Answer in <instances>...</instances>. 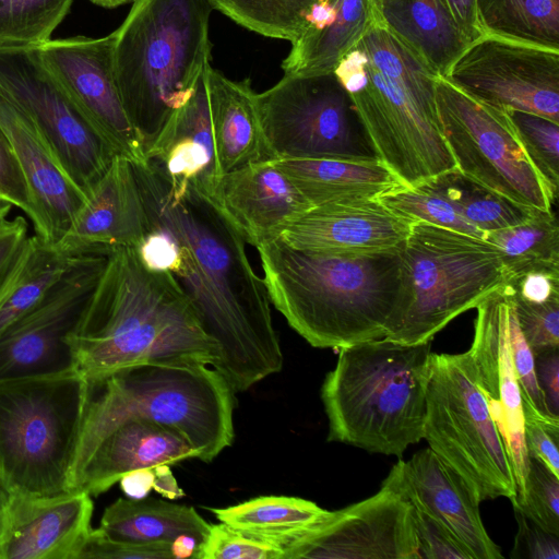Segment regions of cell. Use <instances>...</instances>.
I'll use <instances>...</instances> for the list:
<instances>
[{
    "mask_svg": "<svg viewBox=\"0 0 559 559\" xmlns=\"http://www.w3.org/2000/svg\"><path fill=\"white\" fill-rule=\"evenodd\" d=\"M348 93L379 160L406 187L452 170L438 117L421 108L354 48L333 72Z\"/></svg>",
    "mask_w": 559,
    "mask_h": 559,
    "instance_id": "obj_11",
    "label": "cell"
},
{
    "mask_svg": "<svg viewBox=\"0 0 559 559\" xmlns=\"http://www.w3.org/2000/svg\"><path fill=\"white\" fill-rule=\"evenodd\" d=\"M170 465L163 464L154 467L153 489L160 493L164 498L178 499L185 496L174 477Z\"/></svg>",
    "mask_w": 559,
    "mask_h": 559,
    "instance_id": "obj_56",
    "label": "cell"
},
{
    "mask_svg": "<svg viewBox=\"0 0 559 559\" xmlns=\"http://www.w3.org/2000/svg\"><path fill=\"white\" fill-rule=\"evenodd\" d=\"M424 439L481 502L516 498L503 440L478 385L469 352L430 356Z\"/></svg>",
    "mask_w": 559,
    "mask_h": 559,
    "instance_id": "obj_9",
    "label": "cell"
},
{
    "mask_svg": "<svg viewBox=\"0 0 559 559\" xmlns=\"http://www.w3.org/2000/svg\"><path fill=\"white\" fill-rule=\"evenodd\" d=\"M210 511L221 523L276 546L328 513L310 500L287 496H262Z\"/></svg>",
    "mask_w": 559,
    "mask_h": 559,
    "instance_id": "obj_32",
    "label": "cell"
},
{
    "mask_svg": "<svg viewBox=\"0 0 559 559\" xmlns=\"http://www.w3.org/2000/svg\"><path fill=\"white\" fill-rule=\"evenodd\" d=\"M270 163L295 185L311 206L378 199L403 186L379 159L277 158Z\"/></svg>",
    "mask_w": 559,
    "mask_h": 559,
    "instance_id": "obj_29",
    "label": "cell"
},
{
    "mask_svg": "<svg viewBox=\"0 0 559 559\" xmlns=\"http://www.w3.org/2000/svg\"><path fill=\"white\" fill-rule=\"evenodd\" d=\"M522 404L528 455L544 463L559 477V418L542 414L525 402Z\"/></svg>",
    "mask_w": 559,
    "mask_h": 559,
    "instance_id": "obj_45",
    "label": "cell"
},
{
    "mask_svg": "<svg viewBox=\"0 0 559 559\" xmlns=\"http://www.w3.org/2000/svg\"><path fill=\"white\" fill-rule=\"evenodd\" d=\"M88 383L73 488L97 444L129 419H146L177 431L204 462H211L234 441L235 392L205 364H138Z\"/></svg>",
    "mask_w": 559,
    "mask_h": 559,
    "instance_id": "obj_4",
    "label": "cell"
},
{
    "mask_svg": "<svg viewBox=\"0 0 559 559\" xmlns=\"http://www.w3.org/2000/svg\"><path fill=\"white\" fill-rule=\"evenodd\" d=\"M271 305L317 348L385 337L400 286V249L370 254L257 247Z\"/></svg>",
    "mask_w": 559,
    "mask_h": 559,
    "instance_id": "obj_3",
    "label": "cell"
},
{
    "mask_svg": "<svg viewBox=\"0 0 559 559\" xmlns=\"http://www.w3.org/2000/svg\"><path fill=\"white\" fill-rule=\"evenodd\" d=\"M76 559H175L170 544H131L108 538L92 528Z\"/></svg>",
    "mask_w": 559,
    "mask_h": 559,
    "instance_id": "obj_46",
    "label": "cell"
},
{
    "mask_svg": "<svg viewBox=\"0 0 559 559\" xmlns=\"http://www.w3.org/2000/svg\"><path fill=\"white\" fill-rule=\"evenodd\" d=\"M92 2L105 7V8H115L118 5H122L129 2H133L134 0H91Z\"/></svg>",
    "mask_w": 559,
    "mask_h": 559,
    "instance_id": "obj_58",
    "label": "cell"
},
{
    "mask_svg": "<svg viewBox=\"0 0 559 559\" xmlns=\"http://www.w3.org/2000/svg\"><path fill=\"white\" fill-rule=\"evenodd\" d=\"M413 508L421 559H473L445 525L427 511Z\"/></svg>",
    "mask_w": 559,
    "mask_h": 559,
    "instance_id": "obj_48",
    "label": "cell"
},
{
    "mask_svg": "<svg viewBox=\"0 0 559 559\" xmlns=\"http://www.w3.org/2000/svg\"><path fill=\"white\" fill-rule=\"evenodd\" d=\"M0 197L22 210L33 221L34 210L26 181L11 144L1 129Z\"/></svg>",
    "mask_w": 559,
    "mask_h": 559,
    "instance_id": "obj_51",
    "label": "cell"
},
{
    "mask_svg": "<svg viewBox=\"0 0 559 559\" xmlns=\"http://www.w3.org/2000/svg\"><path fill=\"white\" fill-rule=\"evenodd\" d=\"M508 323L512 361L521 389L522 402L534 406L542 414L551 416L546 408L542 392L538 388L535 373L534 353L526 343L519 328L512 297L509 308Z\"/></svg>",
    "mask_w": 559,
    "mask_h": 559,
    "instance_id": "obj_47",
    "label": "cell"
},
{
    "mask_svg": "<svg viewBox=\"0 0 559 559\" xmlns=\"http://www.w3.org/2000/svg\"><path fill=\"white\" fill-rule=\"evenodd\" d=\"M525 155L556 201L559 187V123L543 116L504 110Z\"/></svg>",
    "mask_w": 559,
    "mask_h": 559,
    "instance_id": "obj_40",
    "label": "cell"
},
{
    "mask_svg": "<svg viewBox=\"0 0 559 559\" xmlns=\"http://www.w3.org/2000/svg\"><path fill=\"white\" fill-rule=\"evenodd\" d=\"M510 302L511 296L506 285L476 307L474 340L468 352L489 414L507 449L516 485L514 500H519L525 492L530 455L525 442L522 394L509 338Z\"/></svg>",
    "mask_w": 559,
    "mask_h": 559,
    "instance_id": "obj_18",
    "label": "cell"
},
{
    "mask_svg": "<svg viewBox=\"0 0 559 559\" xmlns=\"http://www.w3.org/2000/svg\"><path fill=\"white\" fill-rule=\"evenodd\" d=\"M436 106L456 169L522 205L551 210L556 201L504 111L475 99L441 75L436 80Z\"/></svg>",
    "mask_w": 559,
    "mask_h": 559,
    "instance_id": "obj_12",
    "label": "cell"
},
{
    "mask_svg": "<svg viewBox=\"0 0 559 559\" xmlns=\"http://www.w3.org/2000/svg\"><path fill=\"white\" fill-rule=\"evenodd\" d=\"M29 237L24 216L0 221V292L23 259Z\"/></svg>",
    "mask_w": 559,
    "mask_h": 559,
    "instance_id": "obj_52",
    "label": "cell"
},
{
    "mask_svg": "<svg viewBox=\"0 0 559 559\" xmlns=\"http://www.w3.org/2000/svg\"><path fill=\"white\" fill-rule=\"evenodd\" d=\"M374 1L386 27L438 75L471 45L444 0Z\"/></svg>",
    "mask_w": 559,
    "mask_h": 559,
    "instance_id": "obj_30",
    "label": "cell"
},
{
    "mask_svg": "<svg viewBox=\"0 0 559 559\" xmlns=\"http://www.w3.org/2000/svg\"><path fill=\"white\" fill-rule=\"evenodd\" d=\"M485 35L559 50V0H476Z\"/></svg>",
    "mask_w": 559,
    "mask_h": 559,
    "instance_id": "obj_36",
    "label": "cell"
},
{
    "mask_svg": "<svg viewBox=\"0 0 559 559\" xmlns=\"http://www.w3.org/2000/svg\"><path fill=\"white\" fill-rule=\"evenodd\" d=\"M108 253L81 255L36 307L0 335V380L78 371L72 335Z\"/></svg>",
    "mask_w": 559,
    "mask_h": 559,
    "instance_id": "obj_14",
    "label": "cell"
},
{
    "mask_svg": "<svg viewBox=\"0 0 559 559\" xmlns=\"http://www.w3.org/2000/svg\"><path fill=\"white\" fill-rule=\"evenodd\" d=\"M277 546L284 559H421L414 508L385 485L362 501L328 511Z\"/></svg>",
    "mask_w": 559,
    "mask_h": 559,
    "instance_id": "obj_16",
    "label": "cell"
},
{
    "mask_svg": "<svg viewBox=\"0 0 559 559\" xmlns=\"http://www.w3.org/2000/svg\"><path fill=\"white\" fill-rule=\"evenodd\" d=\"M91 497L80 490L55 497L11 495L0 559H76L92 530Z\"/></svg>",
    "mask_w": 559,
    "mask_h": 559,
    "instance_id": "obj_22",
    "label": "cell"
},
{
    "mask_svg": "<svg viewBox=\"0 0 559 559\" xmlns=\"http://www.w3.org/2000/svg\"><path fill=\"white\" fill-rule=\"evenodd\" d=\"M400 257L399 294L384 338L405 345L431 341L510 280L495 246L430 224H412Z\"/></svg>",
    "mask_w": 559,
    "mask_h": 559,
    "instance_id": "obj_8",
    "label": "cell"
},
{
    "mask_svg": "<svg viewBox=\"0 0 559 559\" xmlns=\"http://www.w3.org/2000/svg\"><path fill=\"white\" fill-rule=\"evenodd\" d=\"M454 21L472 44L485 36L479 24L476 0H444Z\"/></svg>",
    "mask_w": 559,
    "mask_h": 559,
    "instance_id": "obj_54",
    "label": "cell"
},
{
    "mask_svg": "<svg viewBox=\"0 0 559 559\" xmlns=\"http://www.w3.org/2000/svg\"><path fill=\"white\" fill-rule=\"evenodd\" d=\"M0 92L29 117L86 198L117 153L47 70L35 47L0 48Z\"/></svg>",
    "mask_w": 559,
    "mask_h": 559,
    "instance_id": "obj_13",
    "label": "cell"
},
{
    "mask_svg": "<svg viewBox=\"0 0 559 559\" xmlns=\"http://www.w3.org/2000/svg\"><path fill=\"white\" fill-rule=\"evenodd\" d=\"M207 0H134L115 31V72L145 155L211 60Z\"/></svg>",
    "mask_w": 559,
    "mask_h": 559,
    "instance_id": "obj_6",
    "label": "cell"
},
{
    "mask_svg": "<svg viewBox=\"0 0 559 559\" xmlns=\"http://www.w3.org/2000/svg\"><path fill=\"white\" fill-rule=\"evenodd\" d=\"M198 559H284L283 549L228 525L211 524Z\"/></svg>",
    "mask_w": 559,
    "mask_h": 559,
    "instance_id": "obj_43",
    "label": "cell"
},
{
    "mask_svg": "<svg viewBox=\"0 0 559 559\" xmlns=\"http://www.w3.org/2000/svg\"><path fill=\"white\" fill-rule=\"evenodd\" d=\"M116 32L100 38L78 36L35 47L41 62L90 123L117 154L146 162L142 140L124 109L114 49Z\"/></svg>",
    "mask_w": 559,
    "mask_h": 559,
    "instance_id": "obj_17",
    "label": "cell"
},
{
    "mask_svg": "<svg viewBox=\"0 0 559 559\" xmlns=\"http://www.w3.org/2000/svg\"><path fill=\"white\" fill-rule=\"evenodd\" d=\"M81 255L62 253L31 236L23 259L0 292V335L36 307Z\"/></svg>",
    "mask_w": 559,
    "mask_h": 559,
    "instance_id": "obj_34",
    "label": "cell"
},
{
    "mask_svg": "<svg viewBox=\"0 0 559 559\" xmlns=\"http://www.w3.org/2000/svg\"><path fill=\"white\" fill-rule=\"evenodd\" d=\"M133 168L146 225L175 241L177 253L169 273L217 346L213 368L235 393L281 371L283 353L271 302L241 234L193 183L171 179L148 159L133 163Z\"/></svg>",
    "mask_w": 559,
    "mask_h": 559,
    "instance_id": "obj_1",
    "label": "cell"
},
{
    "mask_svg": "<svg viewBox=\"0 0 559 559\" xmlns=\"http://www.w3.org/2000/svg\"><path fill=\"white\" fill-rule=\"evenodd\" d=\"M514 300L544 304L559 299V266H537L511 276L508 282Z\"/></svg>",
    "mask_w": 559,
    "mask_h": 559,
    "instance_id": "obj_49",
    "label": "cell"
},
{
    "mask_svg": "<svg viewBox=\"0 0 559 559\" xmlns=\"http://www.w3.org/2000/svg\"><path fill=\"white\" fill-rule=\"evenodd\" d=\"M511 276L532 267L559 266V226L552 210L535 209L525 222L486 233Z\"/></svg>",
    "mask_w": 559,
    "mask_h": 559,
    "instance_id": "obj_37",
    "label": "cell"
},
{
    "mask_svg": "<svg viewBox=\"0 0 559 559\" xmlns=\"http://www.w3.org/2000/svg\"><path fill=\"white\" fill-rule=\"evenodd\" d=\"M425 183L447 200L463 218L484 233L521 224L535 211V207L522 205L456 168Z\"/></svg>",
    "mask_w": 559,
    "mask_h": 559,
    "instance_id": "obj_35",
    "label": "cell"
},
{
    "mask_svg": "<svg viewBox=\"0 0 559 559\" xmlns=\"http://www.w3.org/2000/svg\"><path fill=\"white\" fill-rule=\"evenodd\" d=\"M145 234V212L133 163L117 154L53 248L69 255L108 253L119 247L138 249Z\"/></svg>",
    "mask_w": 559,
    "mask_h": 559,
    "instance_id": "obj_23",
    "label": "cell"
},
{
    "mask_svg": "<svg viewBox=\"0 0 559 559\" xmlns=\"http://www.w3.org/2000/svg\"><path fill=\"white\" fill-rule=\"evenodd\" d=\"M213 10L238 25L270 38L294 43L306 31L322 0H207Z\"/></svg>",
    "mask_w": 559,
    "mask_h": 559,
    "instance_id": "obj_38",
    "label": "cell"
},
{
    "mask_svg": "<svg viewBox=\"0 0 559 559\" xmlns=\"http://www.w3.org/2000/svg\"><path fill=\"white\" fill-rule=\"evenodd\" d=\"M412 222L378 199L330 202L289 219L277 239L305 251L370 254L399 250Z\"/></svg>",
    "mask_w": 559,
    "mask_h": 559,
    "instance_id": "obj_19",
    "label": "cell"
},
{
    "mask_svg": "<svg viewBox=\"0 0 559 559\" xmlns=\"http://www.w3.org/2000/svg\"><path fill=\"white\" fill-rule=\"evenodd\" d=\"M378 15L374 0H322L306 31L282 61L286 75H322L335 71Z\"/></svg>",
    "mask_w": 559,
    "mask_h": 559,
    "instance_id": "obj_27",
    "label": "cell"
},
{
    "mask_svg": "<svg viewBox=\"0 0 559 559\" xmlns=\"http://www.w3.org/2000/svg\"><path fill=\"white\" fill-rule=\"evenodd\" d=\"M205 72L219 175L272 160L250 79L233 81L211 63Z\"/></svg>",
    "mask_w": 559,
    "mask_h": 559,
    "instance_id": "obj_28",
    "label": "cell"
},
{
    "mask_svg": "<svg viewBox=\"0 0 559 559\" xmlns=\"http://www.w3.org/2000/svg\"><path fill=\"white\" fill-rule=\"evenodd\" d=\"M381 485L389 486L445 525L473 559H502L500 547L487 533L479 501L461 476L430 448L408 461L399 460Z\"/></svg>",
    "mask_w": 559,
    "mask_h": 559,
    "instance_id": "obj_20",
    "label": "cell"
},
{
    "mask_svg": "<svg viewBox=\"0 0 559 559\" xmlns=\"http://www.w3.org/2000/svg\"><path fill=\"white\" fill-rule=\"evenodd\" d=\"M512 300L519 328L532 352L559 347V299L544 304Z\"/></svg>",
    "mask_w": 559,
    "mask_h": 559,
    "instance_id": "obj_44",
    "label": "cell"
},
{
    "mask_svg": "<svg viewBox=\"0 0 559 559\" xmlns=\"http://www.w3.org/2000/svg\"><path fill=\"white\" fill-rule=\"evenodd\" d=\"M11 495L0 480V533L3 527L7 510L10 503Z\"/></svg>",
    "mask_w": 559,
    "mask_h": 559,
    "instance_id": "obj_57",
    "label": "cell"
},
{
    "mask_svg": "<svg viewBox=\"0 0 559 559\" xmlns=\"http://www.w3.org/2000/svg\"><path fill=\"white\" fill-rule=\"evenodd\" d=\"M72 1L0 0V48H31L47 41Z\"/></svg>",
    "mask_w": 559,
    "mask_h": 559,
    "instance_id": "obj_39",
    "label": "cell"
},
{
    "mask_svg": "<svg viewBox=\"0 0 559 559\" xmlns=\"http://www.w3.org/2000/svg\"><path fill=\"white\" fill-rule=\"evenodd\" d=\"M514 509L519 524L511 552L513 559H558L559 536L549 533L537 523Z\"/></svg>",
    "mask_w": 559,
    "mask_h": 559,
    "instance_id": "obj_50",
    "label": "cell"
},
{
    "mask_svg": "<svg viewBox=\"0 0 559 559\" xmlns=\"http://www.w3.org/2000/svg\"><path fill=\"white\" fill-rule=\"evenodd\" d=\"M431 354L384 337L340 348L321 388L328 441L401 457L424 439Z\"/></svg>",
    "mask_w": 559,
    "mask_h": 559,
    "instance_id": "obj_5",
    "label": "cell"
},
{
    "mask_svg": "<svg viewBox=\"0 0 559 559\" xmlns=\"http://www.w3.org/2000/svg\"><path fill=\"white\" fill-rule=\"evenodd\" d=\"M445 78L493 108L559 123V50L485 35L464 50Z\"/></svg>",
    "mask_w": 559,
    "mask_h": 559,
    "instance_id": "obj_15",
    "label": "cell"
},
{
    "mask_svg": "<svg viewBox=\"0 0 559 559\" xmlns=\"http://www.w3.org/2000/svg\"><path fill=\"white\" fill-rule=\"evenodd\" d=\"M512 504L539 526L559 536V477L534 456L528 459L524 496Z\"/></svg>",
    "mask_w": 559,
    "mask_h": 559,
    "instance_id": "obj_42",
    "label": "cell"
},
{
    "mask_svg": "<svg viewBox=\"0 0 559 559\" xmlns=\"http://www.w3.org/2000/svg\"><path fill=\"white\" fill-rule=\"evenodd\" d=\"M0 129L29 191L35 236L53 247L72 225L85 197L63 171L29 117L1 92Z\"/></svg>",
    "mask_w": 559,
    "mask_h": 559,
    "instance_id": "obj_21",
    "label": "cell"
},
{
    "mask_svg": "<svg viewBox=\"0 0 559 559\" xmlns=\"http://www.w3.org/2000/svg\"><path fill=\"white\" fill-rule=\"evenodd\" d=\"M13 205L0 197V221L8 218Z\"/></svg>",
    "mask_w": 559,
    "mask_h": 559,
    "instance_id": "obj_59",
    "label": "cell"
},
{
    "mask_svg": "<svg viewBox=\"0 0 559 559\" xmlns=\"http://www.w3.org/2000/svg\"><path fill=\"white\" fill-rule=\"evenodd\" d=\"M211 198L253 247L276 239L292 218L311 204L270 162L248 164L221 175Z\"/></svg>",
    "mask_w": 559,
    "mask_h": 559,
    "instance_id": "obj_24",
    "label": "cell"
},
{
    "mask_svg": "<svg viewBox=\"0 0 559 559\" xmlns=\"http://www.w3.org/2000/svg\"><path fill=\"white\" fill-rule=\"evenodd\" d=\"M355 48L360 49L372 67L402 88L421 108L438 117V74L386 27L379 12Z\"/></svg>",
    "mask_w": 559,
    "mask_h": 559,
    "instance_id": "obj_33",
    "label": "cell"
},
{
    "mask_svg": "<svg viewBox=\"0 0 559 559\" xmlns=\"http://www.w3.org/2000/svg\"><path fill=\"white\" fill-rule=\"evenodd\" d=\"M205 70L191 97L170 117L146 160L156 163L171 179L189 181L211 197L221 175Z\"/></svg>",
    "mask_w": 559,
    "mask_h": 559,
    "instance_id": "obj_26",
    "label": "cell"
},
{
    "mask_svg": "<svg viewBox=\"0 0 559 559\" xmlns=\"http://www.w3.org/2000/svg\"><path fill=\"white\" fill-rule=\"evenodd\" d=\"M535 373L546 408L552 417L559 418V347H551L534 354Z\"/></svg>",
    "mask_w": 559,
    "mask_h": 559,
    "instance_id": "obj_53",
    "label": "cell"
},
{
    "mask_svg": "<svg viewBox=\"0 0 559 559\" xmlns=\"http://www.w3.org/2000/svg\"><path fill=\"white\" fill-rule=\"evenodd\" d=\"M257 105L273 159H379L348 93L334 73L284 74L275 85L257 93Z\"/></svg>",
    "mask_w": 559,
    "mask_h": 559,
    "instance_id": "obj_10",
    "label": "cell"
},
{
    "mask_svg": "<svg viewBox=\"0 0 559 559\" xmlns=\"http://www.w3.org/2000/svg\"><path fill=\"white\" fill-rule=\"evenodd\" d=\"M186 459H198V453L177 431L146 419H129L97 444L76 475L74 490L98 496L130 473Z\"/></svg>",
    "mask_w": 559,
    "mask_h": 559,
    "instance_id": "obj_25",
    "label": "cell"
},
{
    "mask_svg": "<svg viewBox=\"0 0 559 559\" xmlns=\"http://www.w3.org/2000/svg\"><path fill=\"white\" fill-rule=\"evenodd\" d=\"M211 524L192 507L155 499L120 498L108 506L99 530L110 539L131 544H173L183 536L200 542Z\"/></svg>",
    "mask_w": 559,
    "mask_h": 559,
    "instance_id": "obj_31",
    "label": "cell"
},
{
    "mask_svg": "<svg viewBox=\"0 0 559 559\" xmlns=\"http://www.w3.org/2000/svg\"><path fill=\"white\" fill-rule=\"evenodd\" d=\"M121 488L128 498L142 499L153 489L154 467L136 471L120 479Z\"/></svg>",
    "mask_w": 559,
    "mask_h": 559,
    "instance_id": "obj_55",
    "label": "cell"
},
{
    "mask_svg": "<svg viewBox=\"0 0 559 559\" xmlns=\"http://www.w3.org/2000/svg\"><path fill=\"white\" fill-rule=\"evenodd\" d=\"M90 383L79 372L0 380V480L10 495L75 491Z\"/></svg>",
    "mask_w": 559,
    "mask_h": 559,
    "instance_id": "obj_7",
    "label": "cell"
},
{
    "mask_svg": "<svg viewBox=\"0 0 559 559\" xmlns=\"http://www.w3.org/2000/svg\"><path fill=\"white\" fill-rule=\"evenodd\" d=\"M72 345L78 371L88 382L144 362L213 367L218 354L176 278L145 267L133 247L108 253Z\"/></svg>",
    "mask_w": 559,
    "mask_h": 559,
    "instance_id": "obj_2",
    "label": "cell"
},
{
    "mask_svg": "<svg viewBox=\"0 0 559 559\" xmlns=\"http://www.w3.org/2000/svg\"><path fill=\"white\" fill-rule=\"evenodd\" d=\"M378 200L412 223L440 226L485 239L486 233L463 218L447 200L425 182L411 187L400 186L382 194Z\"/></svg>",
    "mask_w": 559,
    "mask_h": 559,
    "instance_id": "obj_41",
    "label": "cell"
}]
</instances>
